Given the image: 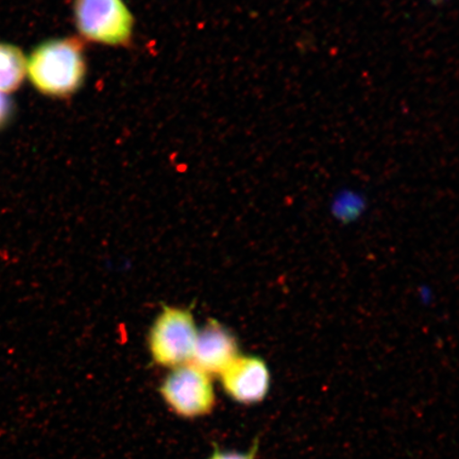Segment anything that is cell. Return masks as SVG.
<instances>
[{
  "label": "cell",
  "instance_id": "7a4b0ae2",
  "mask_svg": "<svg viewBox=\"0 0 459 459\" xmlns=\"http://www.w3.org/2000/svg\"><path fill=\"white\" fill-rule=\"evenodd\" d=\"M74 17L86 41L127 48L134 39V19L125 0H74Z\"/></svg>",
  "mask_w": 459,
  "mask_h": 459
},
{
  "label": "cell",
  "instance_id": "277c9868",
  "mask_svg": "<svg viewBox=\"0 0 459 459\" xmlns=\"http://www.w3.org/2000/svg\"><path fill=\"white\" fill-rule=\"evenodd\" d=\"M160 393L170 411L182 418L209 415L215 406L211 375L192 363L172 368L164 378Z\"/></svg>",
  "mask_w": 459,
  "mask_h": 459
},
{
  "label": "cell",
  "instance_id": "ba28073f",
  "mask_svg": "<svg viewBox=\"0 0 459 459\" xmlns=\"http://www.w3.org/2000/svg\"><path fill=\"white\" fill-rule=\"evenodd\" d=\"M257 445L249 452H234L216 450L208 459H256Z\"/></svg>",
  "mask_w": 459,
  "mask_h": 459
},
{
  "label": "cell",
  "instance_id": "8992f818",
  "mask_svg": "<svg viewBox=\"0 0 459 459\" xmlns=\"http://www.w3.org/2000/svg\"><path fill=\"white\" fill-rule=\"evenodd\" d=\"M238 355V344L232 333L212 320L198 331L191 363L211 376L221 375Z\"/></svg>",
  "mask_w": 459,
  "mask_h": 459
},
{
  "label": "cell",
  "instance_id": "9c48e42d",
  "mask_svg": "<svg viewBox=\"0 0 459 459\" xmlns=\"http://www.w3.org/2000/svg\"><path fill=\"white\" fill-rule=\"evenodd\" d=\"M11 113H13V103L7 95L0 93V128L7 124Z\"/></svg>",
  "mask_w": 459,
  "mask_h": 459
},
{
  "label": "cell",
  "instance_id": "3957f363",
  "mask_svg": "<svg viewBox=\"0 0 459 459\" xmlns=\"http://www.w3.org/2000/svg\"><path fill=\"white\" fill-rule=\"evenodd\" d=\"M197 336V326L188 309L165 307L149 333V352L157 365L176 368L191 363Z\"/></svg>",
  "mask_w": 459,
  "mask_h": 459
},
{
  "label": "cell",
  "instance_id": "52a82bcc",
  "mask_svg": "<svg viewBox=\"0 0 459 459\" xmlns=\"http://www.w3.org/2000/svg\"><path fill=\"white\" fill-rule=\"evenodd\" d=\"M27 76V57L14 45L0 43V93L7 95L20 88Z\"/></svg>",
  "mask_w": 459,
  "mask_h": 459
},
{
  "label": "cell",
  "instance_id": "5b68a950",
  "mask_svg": "<svg viewBox=\"0 0 459 459\" xmlns=\"http://www.w3.org/2000/svg\"><path fill=\"white\" fill-rule=\"evenodd\" d=\"M220 376L225 393L240 404L260 403L271 389V372L260 358L238 355Z\"/></svg>",
  "mask_w": 459,
  "mask_h": 459
},
{
  "label": "cell",
  "instance_id": "6da1fadb",
  "mask_svg": "<svg viewBox=\"0 0 459 459\" xmlns=\"http://www.w3.org/2000/svg\"><path fill=\"white\" fill-rule=\"evenodd\" d=\"M27 74L39 93L67 99L82 88L86 74L84 48L77 38L49 39L27 60Z\"/></svg>",
  "mask_w": 459,
  "mask_h": 459
}]
</instances>
